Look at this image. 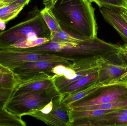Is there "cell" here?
Segmentation results:
<instances>
[{"label": "cell", "instance_id": "ac0fdd59", "mask_svg": "<svg viewBox=\"0 0 127 126\" xmlns=\"http://www.w3.org/2000/svg\"><path fill=\"white\" fill-rule=\"evenodd\" d=\"M19 83V80L13 72L0 73V87L16 89Z\"/></svg>", "mask_w": 127, "mask_h": 126}, {"label": "cell", "instance_id": "4fadbf2b", "mask_svg": "<svg viewBox=\"0 0 127 126\" xmlns=\"http://www.w3.org/2000/svg\"><path fill=\"white\" fill-rule=\"evenodd\" d=\"M104 57L95 56L75 60L72 62L71 66L68 67L77 72L89 68L100 66Z\"/></svg>", "mask_w": 127, "mask_h": 126}, {"label": "cell", "instance_id": "4316f807", "mask_svg": "<svg viewBox=\"0 0 127 126\" xmlns=\"http://www.w3.org/2000/svg\"><path fill=\"white\" fill-rule=\"evenodd\" d=\"M112 114L115 115H124L127 116V109L118 110Z\"/></svg>", "mask_w": 127, "mask_h": 126}, {"label": "cell", "instance_id": "836d02e7", "mask_svg": "<svg viewBox=\"0 0 127 126\" xmlns=\"http://www.w3.org/2000/svg\"><path fill=\"white\" fill-rule=\"evenodd\" d=\"M121 82H125L127 84V76L125 77L124 78H123Z\"/></svg>", "mask_w": 127, "mask_h": 126}, {"label": "cell", "instance_id": "3957f363", "mask_svg": "<svg viewBox=\"0 0 127 126\" xmlns=\"http://www.w3.org/2000/svg\"><path fill=\"white\" fill-rule=\"evenodd\" d=\"M49 51L55 54L74 60L89 57H104L119 52L120 46L107 43L96 37L78 44L51 41L48 45Z\"/></svg>", "mask_w": 127, "mask_h": 126}, {"label": "cell", "instance_id": "5bb4252c", "mask_svg": "<svg viewBox=\"0 0 127 126\" xmlns=\"http://www.w3.org/2000/svg\"><path fill=\"white\" fill-rule=\"evenodd\" d=\"M117 110H93L83 111H71L69 110V117L71 120V126L72 123L76 120L89 119L101 117L103 115L113 113Z\"/></svg>", "mask_w": 127, "mask_h": 126}, {"label": "cell", "instance_id": "d6a6232c", "mask_svg": "<svg viewBox=\"0 0 127 126\" xmlns=\"http://www.w3.org/2000/svg\"><path fill=\"white\" fill-rule=\"evenodd\" d=\"M123 7L127 10V0H124V7Z\"/></svg>", "mask_w": 127, "mask_h": 126}, {"label": "cell", "instance_id": "1f68e13d", "mask_svg": "<svg viewBox=\"0 0 127 126\" xmlns=\"http://www.w3.org/2000/svg\"><path fill=\"white\" fill-rule=\"evenodd\" d=\"M16 0H4V2H7L9 3H14Z\"/></svg>", "mask_w": 127, "mask_h": 126}, {"label": "cell", "instance_id": "f546056e", "mask_svg": "<svg viewBox=\"0 0 127 126\" xmlns=\"http://www.w3.org/2000/svg\"><path fill=\"white\" fill-rule=\"evenodd\" d=\"M31 0H16L14 3H18L25 6L29 3Z\"/></svg>", "mask_w": 127, "mask_h": 126}, {"label": "cell", "instance_id": "7c38bea8", "mask_svg": "<svg viewBox=\"0 0 127 126\" xmlns=\"http://www.w3.org/2000/svg\"><path fill=\"white\" fill-rule=\"evenodd\" d=\"M71 111H83L93 110H117L127 109V98L115 102L97 105L68 108Z\"/></svg>", "mask_w": 127, "mask_h": 126}, {"label": "cell", "instance_id": "52a82bcc", "mask_svg": "<svg viewBox=\"0 0 127 126\" xmlns=\"http://www.w3.org/2000/svg\"><path fill=\"white\" fill-rule=\"evenodd\" d=\"M60 95L53 100V108L50 113L45 114L38 110H35L29 116L43 121L49 126H70L71 120L68 108L61 103Z\"/></svg>", "mask_w": 127, "mask_h": 126}, {"label": "cell", "instance_id": "d4e9b609", "mask_svg": "<svg viewBox=\"0 0 127 126\" xmlns=\"http://www.w3.org/2000/svg\"><path fill=\"white\" fill-rule=\"evenodd\" d=\"M127 76V72L121 75V76L110 81L108 83V84L111 85V84H115L120 83L123 78H124Z\"/></svg>", "mask_w": 127, "mask_h": 126}, {"label": "cell", "instance_id": "f1b7e54d", "mask_svg": "<svg viewBox=\"0 0 127 126\" xmlns=\"http://www.w3.org/2000/svg\"><path fill=\"white\" fill-rule=\"evenodd\" d=\"M6 22L0 18V30L4 31L6 28Z\"/></svg>", "mask_w": 127, "mask_h": 126}, {"label": "cell", "instance_id": "ffe728a7", "mask_svg": "<svg viewBox=\"0 0 127 126\" xmlns=\"http://www.w3.org/2000/svg\"><path fill=\"white\" fill-rule=\"evenodd\" d=\"M91 3L94 2L99 8L104 6L115 8H121L124 7V0H89Z\"/></svg>", "mask_w": 127, "mask_h": 126}, {"label": "cell", "instance_id": "7a4b0ae2", "mask_svg": "<svg viewBox=\"0 0 127 126\" xmlns=\"http://www.w3.org/2000/svg\"><path fill=\"white\" fill-rule=\"evenodd\" d=\"M51 32L41 10L35 7L24 21L0 32V50L8 49L16 43L20 49L31 48L50 41Z\"/></svg>", "mask_w": 127, "mask_h": 126}, {"label": "cell", "instance_id": "2e32d148", "mask_svg": "<svg viewBox=\"0 0 127 126\" xmlns=\"http://www.w3.org/2000/svg\"><path fill=\"white\" fill-rule=\"evenodd\" d=\"M25 6L18 3H10L7 6L0 9V18L8 22L16 18Z\"/></svg>", "mask_w": 127, "mask_h": 126}, {"label": "cell", "instance_id": "d590c367", "mask_svg": "<svg viewBox=\"0 0 127 126\" xmlns=\"http://www.w3.org/2000/svg\"></svg>", "mask_w": 127, "mask_h": 126}, {"label": "cell", "instance_id": "cb8c5ba5", "mask_svg": "<svg viewBox=\"0 0 127 126\" xmlns=\"http://www.w3.org/2000/svg\"><path fill=\"white\" fill-rule=\"evenodd\" d=\"M120 46V49L119 53L125 60L127 62V45L126 44Z\"/></svg>", "mask_w": 127, "mask_h": 126}, {"label": "cell", "instance_id": "8992f818", "mask_svg": "<svg viewBox=\"0 0 127 126\" xmlns=\"http://www.w3.org/2000/svg\"><path fill=\"white\" fill-rule=\"evenodd\" d=\"M127 72V62L119 52L104 57L97 81L108 83Z\"/></svg>", "mask_w": 127, "mask_h": 126}, {"label": "cell", "instance_id": "9c48e42d", "mask_svg": "<svg viewBox=\"0 0 127 126\" xmlns=\"http://www.w3.org/2000/svg\"><path fill=\"white\" fill-rule=\"evenodd\" d=\"M99 10L106 22L117 31L127 45V23L120 15L118 9L104 6L100 7Z\"/></svg>", "mask_w": 127, "mask_h": 126}, {"label": "cell", "instance_id": "83f0119b", "mask_svg": "<svg viewBox=\"0 0 127 126\" xmlns=\"http://www.w3.org/2000/svg\"><path fill=\"white\" fill-rule=\"evenodd\" d=\"M12 72L11 70L0 64V73H9Z\"/></svg>", "mask_w": 127, "mask_h": 126}, {"label": "cell", "instance_id": "30bf717a", "mask_svg": "<svg viewBox=\"0 0 127 126\" xmlns=\"http://www.w3.org/2000/svg\"><path fill=\"white\" fill-rule=\"evenodd\" d=\"M110 85H109L106 83L98 82L97 80L71 93L66 94H61L60 102L62 104L68 107L71 104L92 94L100 89Z\"/></svg>", "mask_w": 127, "mask_h": 126}, {"label": "cell", "instance_id": "44dd1931", "mask_svg": "<svg viewBox=\"0 0 127 126\" xmlns=\"http://www.w3.org/2000/svg\"><path fill=\"white\" fill-rule=\"evenodd\" d=\"M15 89L0 87V108H5L6 104L10 98Z\"/></svg>", "mask_w": 127, "mask_h": 126}, {"label": "cell", "instance_id": "484cf974", "mask_svg": "<svg viewBox=\"0 0 127 126\" xmlns=\"http://www.w3.org/2000/svg\"><path fill=\"white\" fill-rule=\"evenodd\" d=\"M118 11L122 18L127 23V10L124 7L118 8Z\"/></svg>", "mask_w": 127, "mask_h": 126}, {"label": "cell", "instance_id": "7402d4cb", "mask_svg": "<svg viewBox=\"0 0 127 126\" xmlns=\"http://www.w3.org/2000/svg\"><path fill=\"white\" fill-rule=\"evenodd\" d=\"M67 67L62 64L57 65L53 68L51 72L52 73L59 76H63L64 73L67 70Z\"/></svg>", "mask_w": 127, "mask_h": 126}, {"label": "cell", "instance_id": "e575fe53", "mask_svg": "<svg viewBox=\"0 0 127 126\" xmlns=\"http://www.w3.org/2000/svg\"><path fill=\"white\" fill-rule=\"evenodd\" d=\"M4 0H0V2H4Z\"/></svg>", "mask_w": 127, "mask_h": 126}, {"label": "cell", "instance_id": "4dcf8cb0", "mask_svg": "<svg viewBox=\"0 0 127 126\" xmlns=\"http://www.w3.org/2000/svg\"><path fill=\"white\" fill-rule=\"evenodd\" d=\"M10 3L5 2H0V9L4 7L9 4Z\"/></svg>", "mask_w": 127, "mask_h": 126}, {"label": "cell", "instance_id": "ba28073f", "mask_svg": "<svg viewBox=\"0 0 127 126\" xmlns=\"http://www.w3.org/2000/svg\"><path fill=\"white\" fill-rule=\"evenodd\" d=\"M59 64H63L54 61H30L24 63L12 72L17 76L20 82L42 72H52L53 68Z\"/></svg>", "mask_w": 127, "mask_h": 126}, {"label": "cell", "instance_id": "5b68a950", "mask_svg": "<svg viewBox=\"0 0 127 126\" xmlns=\"http://www.w3.org/2000/svg\"><path fill=\"white\" fill-rule=\"evenodd\" d=\"M127 84L121 82L103 87L92 94L74 102L67 107L68 108L107 103L127 98Z\"/></svg>", "mask_w": 127, "mask_h": 126}, {"label": "cell", "instance_id": "d6986e66", "mask_svg": "<svg viewBox=\"0 0 127 126\" xmlns=\"http://www.w3.org/2000/svg\"><path fill=\"white\" fill-rule=\"evenodd\" d=\"M84 40L74 37L63 30L51 35V41L68 43L78 44L83 42Z\"/></svg>", "mask_w": 127, "mask_h": 126}, {"label": "cell", "instance_id": "e0dca14e", "mask_svg": "<svg viewBox=\"0 0 127 126\" xmlns=\"http://www.w3.org/2000/svg\"><path fill=\"white\" fill-rule=\"evenodd\" d=\"M41 13L45 22L50 29L51 35L63 30L57 20L49 9L45 7L41 10Z\"/></svg>", "mask_w": 127, "mask_h": 126}, {"label": "cell", "instance_id": "6da1fadb", "mask_svg": "<svg viewBox=\"0 0 127 126\" xmlns=\"http://www.w3.org/2000/svg\"><path fill=\"white\" fill-rule=\"evenodd\" d=\"M61 29L82 40L97 37L95 9L89 0H43Z\"/></svg>", "mask_w": 127, "mask_h": 126}, {"label": "cell", "instance_id": "8fae6325", "mask_svg": "<svg viewBox=\"0 0 127 126\" xmlns=\"http://www.w3.org/2000/svg\"><path fill=\"white\" fill-rule=\"evenodd\" d=\"M99 71L88 74L68 84L59 91L61 94H69L77 91L95 81L97 80Z\"/></svg>", "mask_w": 127, "mask_h": 126}, {"label": "cell", "instance_id": "9a60e30c", "mask_svg": "<svg viewBox=\"0 0 127 126\" xmlns=\"http://www.w3.org/2000/svg\"><path fill=\"white\" fill-rule=\"evenodd\" d=\"M22 117L13 114L6 108H0V126H26Z\"/></svg>", "mask_w": 127, "mask_h": 126}, {"label": "cell", "instance_id": "277c9868", "mask_svg": "<svg viewBox=\"0 0 127 126\" xmlns=\"http://www.w3.org/2000/svg\"><path fill=\"white\" fill-rule=\"evenodd\" d=\"M61 94L56 86L41 91H18L15 90L5 108L13 114L22 117L34 110L41 109Z\"/></svg>", "mask_w": 127, "mask_h": 126}, {"label": "cell", "instance_id": "603a6c76", "mask_svg": "<svg viewBox=\"0 0 127 126\" xmlns=\"http://www.w3.org/2000/svg\"><path fill=\"white\" fill-rule=\"evenodd\" d=\"M54 98L51 99V100L48 103L45 105L41 109H39L38 111L41 112L42 114H47L50 113L52 111L53 108V100Z\"/></svg>", "mask_w": 127, "mask_h": 126}]
</instances>
